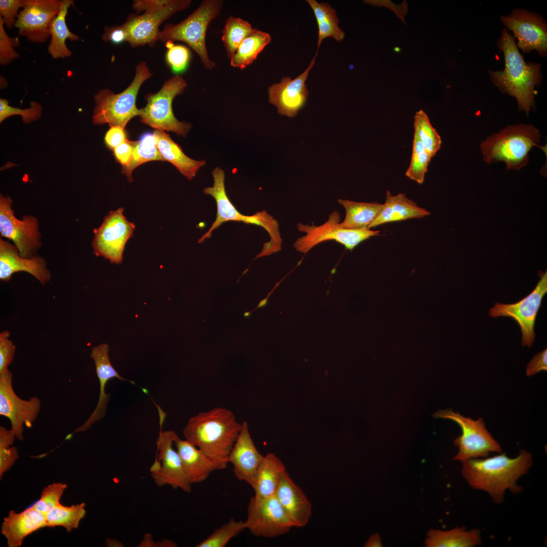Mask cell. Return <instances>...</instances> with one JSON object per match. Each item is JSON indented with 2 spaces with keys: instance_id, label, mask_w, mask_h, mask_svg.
Segmentation results:
<instances>
[{
  "instance_id": "obj_50",
  "label": "cell",
  "mask_w": 547,
  "mask_h": 547,
  "mask_svg": "<svg viewBox=\"0 0 547 547\" xmlns=\"http://www.w3.org/2000/svg\"><path fill=\"white\" fill-rule=\"evenodd\" d=\"M102 39L105 42H110L114 44H120L128 40V33L124 25L105 26Z\"/></svg>"
},
{
  "instance_id": "obj_24",
  "label": "cell",
  "mask_w": 547,
  "mask_h": 547,
  "mask_svg": "<svg viewBox=\"0 0 547 547\" xmlns=\"http://www.w3.org/2000/svg\"><path fill=\"white\" fill-rule=\"evenodd\" d=\"M45 527V514L31 506L18 513L11 510L4 519L1 532L7 539L8 546L19 547L26 536Z\"/></svg>"
},
{
  "instance_id": "obj_43",
  "label": "cell",
  "mask_w": 547,
  "mask_h": 547,
  "mask_svg": "<svg viewBox=\"0 0 547 547\" xmlns=\"http://www.w3.org/2000/svg\"><path fill=\"white\" fill-rule=\"evenodd\" d=\"M66 484L54 483L45 487L40 498L32 506L45 514L60 503V500L67 488Z\"/></svg>"
},
{
  "instance_id": "obj_20",
  "label": "cell",
  "mask_w": 547,
  "mask_h": 547,
  "mask_svg": "<svg viewBox=\"0 0 547 547\" xmlns=\"http://www.w3.org/2000/svg\"><path fill=\"white\" fill-rule=\"evenodd\" d=\"M108 353L109 346L107 343L99 344L91 349L90 357L95 363V371L100 384L99 399L96 408L90 416L74 433L88 431L93 424L104 417L110 398V394L105 393V386L110 379L115 378L121 381H129L135 384L134 381L125 379L119 374L110 362Z\"/></svg>"
},
{
  "instance_id": "obj_13",
  "label": "cell",
  "mask_w": 547,
  "mask_h": 547,
  "mask_svg": "<svg viewBox=\"0 0 547 547\" xmlns=\"http://www.w3.org/2000/svg\"><path fill=\"white\" fill-rule=\"evenodd\" d=\"M534 289L521 300L514 303H496L489 309L493 318L510 317L519 325L522 332L521 344L531 347L535 340L534 325L543 296L547 292V272L540 276Z\"/></svg>"
},
{
  "instance_id": "obj_25",
  "label": "cell",
  "mask_w": 547,
  "mask_h": 547,
  "mask_svg": "<svg viewBox=\"0 0 547 547\" xmlns=\"http://www.w3.org/2000/svg\"><path fill=\"white\" fill-rule=\"evenodd\" d=\"M214 183L212 186L204 189V193L212 196L217 205V215L214 222L208 231L198 240V243L209 239L213 230L224 222L234 221L243 222L244 215L240 213L228 197L225 188V173L219 167L215 168L212 173Z\"/></svg>"
},
{
  "instance_id": "obj_42",
  "label": "cell",
  "mask_w": 547,
  "mask_h": 547,
  "mask_svg": "<svg viewBox=\"0 0 547 547\" xmlns=\"http://www.w3.org/2000/svg\"><path fill=\"white\" fill-rule=\"evenodd\" d=\"M16 438L11 429L8 430L0 426V478L2 480L4 473L9 471L19 458V452L15 446H12Z\"/></svg>"
},
{
  "instance_id": "obj_38",
  "label": "cell",
  "mask_w": 547,
  "mask_h": 547,
  "mask_svg": "<svg viewBox=\"0 0 547 547\" xmlns=\"http://www.w3.org/2000/svg\"><path fill=\"white\" fill-rule=\"evenodd\" d=\"M255 28L247 21L240 18L229 17L222 31V41L227 56L230 59L243 41Z\"/></svg>"
},
{
  "instance_id": "obj_53",
  "label": "cell",
  "mask_w": 547,
  "mask_h": 547,
  "mask_svg": "<svg viewBox=\"0 0 547 547\" xmlns=\"http://www.w3.org/2000/svg\"><path fill=\"white\" fill-rule=\"evenodd\" d=\"M546 370L547 349L545 348L534 356L528 363L526 367V374L528 376H531L540 371Z\"/></svg>"
},
{
  "instance_id": "obj_31",
  "label": "cell",
  "mask_w": 547,
  "mask_h": 547,
  "mask_svg": "<svg viewBox=\"0 0 547 547\" xmlns=\"http://www.w3.org/2000/svg\"><path fill=\"white\" fill-rule=\"evenodd\" d=\"M481 543L478 529L467 530L465 527L443 531L431 529L425 541L427 547H474Z\"/></svg>"
},
{
  "instance_id": "obj_7",
  "label": "cell",
  "mask_w": 547,
  "mask_h": 547,
  "mask_svg": "<svg viewBox=\"0 0 547 547\" xmlns=\"http://www.w3.org/2000/svg\"><path fill=\"white\" fill-rule=\"evenodd\" d=\"M187 85L182 76L175 75L166 81L158 92L146 95L147 104L141 108V122L156 130L172 131L185 137L191 125L175 118L172 103L176 96L184 92Z\"/></svg>"
},
{
  "instance_id": "obj_26",
  "label": "cell",
  "mask_w": 547,
  "mask_h": 547,
  "mask_svg": "<svg viewBox=\"0 0 547 547\" xmlns=\"http://www.w3.org/2000/svg\"><path fill=\"white\" fill-rule=\"evenodd\" d=\"M174 444L181 458L187 479L191 485L205 481L211 473L218 470L215 462L186 439H181L177 435L174 439Z\"/></svg>"
},
{
  "instance_id": "obj_14",
  "label": "cell",
  "mask_w": 547,
  "mask_h": 547,
  "mask_svg": "<svg viewBox=\"0 0 547 547\" xmlns=\"http://www.w3.org/2000/svg\"><path fill=\"white\" fill-rule=\"evenodd\" d=\"M12 202L9 196L1 194V236L13 242L21 257H33L42 246L37 219L32 215H24L22 220L18 219L12 209Z\"/></svg>"
},
{
  "instance_id": "obj_51",
  "label": "cell",
  "mask_w": 547,
  "mask_h": 547,
  "mask_svg": "<svg viewBox=\"0 0 547 547\" xmlns=\"http://www.w3.org/2000/svg\"><path fill=\"white\" fill-rule=\"evenodd\" d=\"M365 3L370 4L375 7H385L392 10L397 17L406 25L405 21V17L407 15L408 10L407 1L404 0L400 5H397L388 0H367Z\"/></svg>"
},
{
  "instance_id": "obj_6",
  "label": "cell",
  "mask_w": 547,
  "mask_h": 547,
  "mask_svg": "<svg viewBox=\"0 0 547 547\" xmlns=\"http://www.w3.org/2000/svg\"><path fill=\"white\" fill-rule=\"evenodd\" d=\"M221 0H204L184 20L176 24L167 23L160 31L159 41L163 43L181 41L186 43L199 55L204 66L209 70L215 63L209 57L206 35L210 22L220 13Z\"/></svg>"
},
{
  "instance_id": "obj_49",
  "label": "cell",
  "mask_w": 547,
  "mask_h": 547,
  "mask_svg": "<svg viewBox=\"0 0 547 547\" xmlns=\"http://www.w3.org/2000/svg\"><path fill=\"white\" fill-rule=\"evenodd\" d=\"M176 0H135L132 8L137 12L151 13L162 10L175 3Z\"/></svg>"
},
{
  "instance_id": "obj_23",
  "label": "cell",
  "mask_w": 547,
  "mask_h": 547,
  "mask_svg": "<svg viewBox=\"0 0 547 547\" xmlns=\"http://www.w3.org/2000/svg\"><path fill=\"white\" fill-rule=\"evenodd\" d=\"M275 496L293 527L307 524L311 514V504L287 472L282 477Z\"/></svg>"
},
{
  "instance_id": "obj_54",
  "label": "cell",
  "mask_w": 547,
  "mask_h": 547,
  "mask_svg": "<svg viewBox=\"0 0 547 547\" xmlns=\"http://www.w3.org/2000/svg\"><path fill=\"white\" fill-rule=\"evenodd\" d=\"M127 139L124 129L118 126L111 127L106 132L104 137L106 145L112 150Z\"/></svg>"
},
{
  "instance_id": "obj_4",
  "label": "cell",
  "mask_w": 547,
  "mask_h": 547,
  "mask_svg": "<svg viewBox=\"0 0 547 547\" xmlns=\"http://www.w3.org/2000/svg\"><path fill=\"white\" fill-rule=\"evenodd\" d=\"M540 133L532 125L509 126L488 136L481 145L488 164L505 163L507 169L519 170L529 162L528 153L540 143Z\"/></svg>"
},
{
  "instance_id": "obj_37",
  "label": "cell",
  "mask_w": 547,
  "mask_h": 547,
  "mask_svg": "<svg viewBox=\"0 0 547 547\" xmlns=\"http://www.w3.org/2000/svg\"><path fill=\"white\" fill-rule=\"evenodd\" d=\"M86 513L84 502L71 506H65L60 502L45 514L47 527L61 526L70 532L79 527Z\"/></svg>"
},
{
  "instance_id": "obj_56",
  "label": "cell",
  "mask_w": 547,
  "mask_h": 547,
  "mask_svg": "<svg viewBox=\"0 0 547 547\" xmlns=\"http://www.w3.org/2000/svg\"><path fill=\"white\" fill-rule=\"evenodd\" d=\"M106 546L109 547H123L124 544L121 541L112 538H107L105 541Z\"/></svg>"
},
{
  "instance_id": "obj_3",
  "label": "cell",
  "mask_w": 547,
  "mask_h": 547,
  "mask_svg": "<svg viewBox=\"0 0 547 547\" xmlns=\"http://www.w3.org/2000/svg\"><path fill=\"white\" fill-rule=\"evenodd\" d=\"M498 46L503 54L504 68L489 71L490 79L501 92L515 97L519 108L528 114L534 107L535 88L542 78L541 65L525 62L514 38L505 28L501 31Z\"/></svg>"
},
{
  "instance_id": "obj_35",
  "label": "cell",
  "mask_w": 547,
  "mask_h": 547,
  "mask_svg": "<svg viewBox=\"0 0 547 547\" xmlns=\"http://www.w3.org/2000/svg\"><path fill=\"white\" fill-rule=\"evenodd\" d=\"M155 161H165L158 149L155 135L147 132L138 141H134L132 160L127 166L122 168L121 172L131 182L133 181L132 172L136 168L143 163Z\"/></svg>"
},
{
  "instance_id": "obj_45",
  "label": "cell",
  "mask_w": 547,
  "mask_h": 547,
  "mask_svg": "<svg viewBox=\"0 0 547 547\" xmlns=\"http://www.w3.org/2000/svg\"><path fill=\"white\" fill-rule=\"evenodd\" d=\"M42 110L40 104L35 101L30 103V108L20 109L12 107L7 100L0 99V122L9 116L18 114L22 116L25 123H28L37 119L41 115Z\"/></svg>"
},
{
  "instance_id": "obj_41",
  "label": "cell",
  "mask_w": 547,
  "mask_h": 547,
  "mask_svg": "<svg viewBox=\"0 0 547 547\" xmlns=\"http://www.w3.org/2000/svg\"><path fill=\"white\" fill-rule=\"evenodd\" d=\"M245 529L244 522L242 520L236 521L231 518L227 523L216 529L196 546L224 547L232 538Z\"/></svg>"
},
{
  "instance_id": "obj_8",
  "label": "cell",
  "mask_w": 547,
  "mask_h": 547,
  "mask_svg": "<svg viewBox=\"0 0 547 547\" xmlns=\"http://www.w3.org/2000/svg\"><path fill=\"white\" fill-rule=\"evenodd\" d=\"M434 416L451 420L460 427L462 433L454 441L458 451L453 459L461 462L474 458L487 457L491 452H501L500 444L485 427L482 418L474 420L451 409L440 410Z\"/></svg>"
},
{
  "instance_id": "obj_36",
  "label": "cell",
  "mask_w": 547,
  "mask_h": 547,
  "mask_svg": "<svg viewBox=\"0 0 547 547\" xmlns=\"http://www.w3.org/2000/svg\"><path fill=\"white\" fill-rule=\"evenodd\" d=\"M243 222L261 226L270 236V241L263 244L261 251L257 255L255 259L269 256L281 250L282 240L278 222L265 210L257 212L251 215H244Z\"/></svg>"
},
{
  "instance_id": "obj_10",
  "label": "cell",
  "mask_w": 547,
  "mask_h": 547,
  "mask_svg": "<svg viewBox=\"0 0 547 547\" xmlns=\"http://www.w3.org/2000/svg\"><path fill=\"white\" fill-rule=\"evenodd\" d=\"M340 222L339 212L334 211L329 215L327 220L320 225L298 223L297 229L304 232L305 235L296 239L293 247L297 252L305 254L319 244L334 240L343 245L346 249L352 251L362 242L379 235V231L370 229L344 228L340 226Z\"/></svg>"
},
{
  "instance_id": "obj_48",
  "label": "cell",
  "mask_w": 547,
  "mask_h": 547,
  "mask_svg": "<svg viewBox=\"0 0 547 547\" xmlns=\"http://www.w3.org/2000/svg\"><path fill=\"white\" fill-rule=\"evenodd\" d=\"M23 0H1L0 17L4 25L10 28L14 26L18 15V11L22 8Z\"/></svg>"
},
{
  "instance_id": "obj_44",
  "label": "cell",
  "mask_w": 547,
  "mask_h": 547,
  "mask_svg": "<svg viewBox=\"0 0 547 547\" xmlns=\"http://www.w3.org/2000/svg\"><path fill=\"white\" fill-rule=\"evenodd\" d=\"M167 51L166 60L172 71L175 73L185 70L190 59V52L185 46L175 45L168 42L166 43Z\"/></svg>"
},
{
  "instance_id": "obj_34",
  "label": "cell",
  "mask_w": 547,
  "mask_h": 547,
  "mask_svg": "<svg viewBox=\"0 0 547 547\" xmlns=\"http://www.w3.org/2000/svg\"><path fill=\"white\" fill-rule=\"evenodd\" d=\"M268 33L255 28L241 43L230 59V65L243 69L251 64L271 41Z\"/></svg>"
},
{
  "instance_id": "obj_57",
  "label": "cell",
  "mask_w": 547,
  "mask_h": 547,
  "mask_svg": "<svg viewBox=\"0 0 547 547\" xmlns=\"http://www.w3.org/2000/svg\"><path fill=\"white\" fill-rule=\"evenodd\" d=\"M394 51H395V52H400V51H401V50H400V48H399V47H395V48L394 49Z\"/></svg>"
},
{
  "instance_id": "obj_16",
  "label": "cell",
  "mask_w": 547,
  "mask_h": 547,
  "mask_svg": "<svg viewBox=\"0 0 547 547\" xmlns=\"http://www.w3.org/2000/svg\"><path fill=\"white\" fill-rule=\"evenodd\" d=\"M500 20L507 30L513 32L518 40L517 48L523 53L536 50L541 56L546 55V23L540 15L516 9L507 16H501Z\"/></svg>"
},
{
  "instance_id": "obj_2",
  "label": "cell",
  "mask_w": 547,
  "mask_h": 547,
  "mask_svg": "<svg viewBox=\"0 0 547 547\" xmlns=\"http://www.w3.org/2000/svg\"><path fill=\"white\" fill-rule=\"evenodd\" d=\"M241 428L232 411L217 407L190 417L183 434L186 440L215 462L219 470L227 467L229 453Z\"/></svg>"
},
{
  "instance_id": "obj_32",
  "label": "cell",
  "mask_w": 547,
  "mask_h": 547,
  "mask_svg": "<svg viewBox=\"0 0 547 547\" xmlns=\"http://www.w3.org/2000/svg\"><path fill=\"white\" fill-rule=\"evenodd\" d=\"M337 201L345 210V218L339 225L346 229H369L383 207V204L377 202H358L342 199H338Z\"/></svg>"
},
{
  "instance_id": "obj_18",
  "label": "cell",
  "mask_w": 547,
  "mask_h": 547,
  "mask_svg": "<svg viewBox=\"0 0 547 547\" xmlns=\"http://www.w3.org/2000/svg\"><path fill=\"white\" fill-rule=\"evenodd\" d=\"M191 3L190 0H176L159 11L130 15L123 23L128 33L127 42L132 48L146 45L154 47L159 41L160 26L176 13L188 8Z\"/></svg>"
},
{
  "instance_id": "obj_27",
  "label": "cell",
  "mask_w": 547,
  "mask_h": 547,
  "mask_svg": "<svg viewBox=\"0 0 547 547\" xmlns=\"http://www.w3.org/2000/svg\"><path fill=\"white\" fill-rule=\"evenodd\" d=\"M429 215V212L419 207L405 193H399L393 196L387 190L383 208L369 229L388 222L421 218Z\"/></svg>"
},
{
  "instance_id": "obj_15",
  "label": "cell",
  "mask_w": 547,
  "mask_h": 547,
  "mask_svg": "<svg viewBox=\"0 0 547 547\" xmlns=\"http://www.w3.org/2000/svg\"><path fill=\"white\" fill-rule=\"evenodd\" d=\"M13 374L9 370L0 372V415L8 418L11 429L16 439L24 440V425L30 428L41 408L40 399L35 396L28 400L20 398L12 385Z\"/></svg>"
},
{
  "instance_id": "obj_46",
  "label": "cell",
  "mask_w": 547,
  "mask_h": 547,
  "mask_svg": "<svg viewBox=\"0 0 547 547\" xmlns=\"http://www.w3.org/2000/svg\"><path fill=\"white\" fill-rule=\"evenodd\" d=\"M4 26V21L0 17V64L6 65L19 56L14 49L18 47L19 42L18 37H9Z\"/></svg>"
},
{
  "instance_id": "obj_47",
  "label": "cell",
  "mask_w": 547,
  "mask_h": 547,
  "mask_svg": "<svg viewBox=\"0 0 547 547\" xmlns=\"http://www.w3.org/2000/svg\"><path fill=\"white\" fill-rule=\"evenodd\" d=\"M10 335L7 330L0 333V372L9 369L14 358L16 346L9 339Z\"/></svg>"
},
{
  "instance_id": "obj_28",
  "label": "cell",
  "mask_w": 547,
  "mask_h": 547,
  "mask_svg": "<svg viewBox=\"0 0 547 547\" xmlns=\"http://www.w3.org/2000/svg\"><path fill=\"white\" fill-rule=\"evenodd\" d=\"M153 133L157 138L159 151L164 161L171 163L188 180H191L198 170L205 165V160L196 161L185 154L182 148L164 131L155 130Z\"/></svg>"
},
{
  "instance_id": "obj_9",
  "label": "cell",
  "mask_w": 547,
  "mask_h": 547,
  "mask_svg": "<svg viewBox=\"0 0 547 547\" xmlns=\"http://www.w3.org/2000/svg\"><path fill=\"white\" fill-rule=\"evenodd\" d=\"M160 431L157 440V455L150 468V476L159 487L166 485L190 493L191 484L184 470L180 456L173 448L176 433L172 430L162 431L166 413L157 405Z\"/></svg>"
},
{
  "instance_id": "obj_30",
  "label": "cell",
  "mask_w": 547,
  "mask_h": 547,
  "mask_svg": "<svg viewBox=\"0 0 547 547\" xmlns=\"http://www.w3.org/2000/svg\"><path fill=\"white\" fill-rule=\"evenodd\" d=\"M72 0H62L59 12L52 20L50 25L51 41L48 46V52L53 58H65L72 55L65 42L67 39L75 41L80 39L76 34L71 32L66 23V17L69 8L73 5Z\"/></svg>"
},
{
  "instance_id": "obj_55",
  "label": "cell",
  "mask_w": 547,
  "mask_h": 547,
  "mask_svg": "<svg viewBox=\"0 0 547 547\" xmlns=\"http://www.w3.org/2000/svg\"><path fill=\"white\" fill-rule=\"evenodd\" d=\"M366 547L381 546V539L378 534L371 535L365 544Z\"/></svg>"
},
{
  "instance_id": "obj_33",
  "label": "cell",
  "mask_w": 547,
  "mask_h": 547,
  "mask_svg": "<svg viewBox=\"0 0 547 547\" xmlns=\"http://www.w3.org/2000/svg\"><path fill=\"white\" fill-rule=\"evenodd\" d=\"M306 2L314 12L318 26L317 52L323 40L328 37H332L337 42L342 41L345 34L338 26L339 20L335 10L328 3L320 4L316 0Z\"/></svg>"
},
{
  "instance_id": "obj_11",
  "label": "cell",
  "mask_w": 547,
  "mask_h": 547,
  "mask_svg": "<svg viewBox=\"0 0 547 547\" xmlns=\"http://www.w3.org/2000/svg\"><path fill=\"white\" fill-rule=\"evenodd\" d=\"M124 208L110 211L101 225L93 230L92 246L97 256L108 259L111 263L121 264L128 241L133 236L135 224L124 215Z\"/></svg>"
},
{
  "instance_id": "obj_22",
  "label": "cell",
  "mask_w": 547,
  "mask_h": 547,
  "mask_svg": "<svg viewBox=\"0 0 547 547\" xmlns=\"http://www.w3.org/2000/svg\"><path fill=\"white\" fill-rule=\"evenodd\" d=\"M19 271L31 274L42 284L49 282L51 278L46 262L42 257L35 255L30 258H23L15 246L1 238L0 279L8 282L13 274Z\"/></svg>"
},
{
  "instance_id": "obj_1",
  "label": "cell",
  "mask_w": 547,
  "mask_h": 547,
  "mask_svg": "<svg viewBox=\"0 0 547 547\" xmlns=\"http://www.w3.org/2000/svg\"><path fill=\"white\" fill-rule=\"evenodd\" d=\"M462 463L461 473L469 485L487 492L493 501L500 503L507 490L513 494L522 491L517 481L528 472L532 457L531 453L522 450L515 458L508 457L504 452L491 457L470 459Z\"/></svg>"
},
{
  "instance_id": "obj_52",
  "label": "cell",
  "mask_w": 547,
  "mask_h": 547,
  "mask_svg": "<svg viewBox=\"0 0 547 547\" xmlns=\"http://www.w3.org/2000/svg\"><path fill=\"white\" fill-rule=\"evenodd\" d=\"M134 141L127 139L113 150L114 157L122 167L127 166L132 159Z\"/></svg>"
},
{
  "instance_id": "obj_19",
  "label": "cell",
  "mask_w": 547,
  "mask_h": 547,
  "mask_svg": "<svg viewBox=\"0 0 547 547\" xmlns=\"http://www.w3.org/2000/svg\"><path fill=\"white\" fill-rule=\"evenodd\" d=\"M317 54L306 70L296 78L291 79L285 76L280 83L268 87V101L277 107L280 114L293 118L304 105L308 95L305 81L315 64Z\"/></svg>"
},
{
  "instance_id": "obj_29",
  "label": "cell",
  "mask_w": 547,
  "mask_h": 547,
  "mask_svg": "<svg viewBox=\"0 0 547 547\" xmlns=\"http://www.w3.org/2000/svg\"><path fill=\"white\" fill-rule=\"evenodd\" d=\"M286 467L275 454L267 453L259 466L254 477L252 487L255 496L268 497L275 495L284 475Z\"/></svg>"
},
{
  "instance_id": "obj_39",
  "label": "cell",
  "mask_w": 547,
  "mask_h": 547,
  "mask_svg": "<svg viewBox=\"0 0 547 547\" xmlns=\"http://www.w3.org/2000/svg\"><path fill=\"white\" fill-rule=\"evenodd\" d=\"M414 118V135L418 138L425 148L434 157L441 146L440 135L423 110L417 111Z\"/></svg>"
},
{
  "instance_id": "obj_17",
  "label": "cell",
  "mask_w": 547,
  "mask_h": 547,
  "mask_svg": "<svg viewBox=\"0 0 547 547\" xmlns=\"http://www.w3.org/2000/svg\"><path fill=\"white\" fill-rule=\"evenodd\" d=\"M60 5L59 0H23L14 25L19 35L35 43L45 42L51 36L50 23L58 14Z\"/></svg>"
},
{
  "instance_id": "obj_21",
  "label": "cell",
  "mask_w": 547,
  "mask_h": 547,
  "mask_svg": "<svg viewBox=\"0 0 547 547\" xmlns=\"http://www.w3.org/2000/svg\"><path fill=\"white\" fill-rule=\"evenodd\" d=\"M263 457L254 444L248 423L243 421L240 434L228 456V463L232 464L235 476L252 487L256 471Z\"/></svg>"
},
{
  "instance_id": "obj_12",
  "label": "cell",
  "mask_w": 547,
  "mask_h": 547,
  "mask_svg": "<svg viewBox=\"0 0 547 547\" xmlns=\"http://www.w3.org/2000/svg\"><path fill=\"white\" fill-rule=\"evenodd\" d=\"M247 511L245 529L255 536L276 537L293 527L275 495L263 497L254 495L250 499Z\"/></svg>"
},
{
  "instance_id": "obj_40",
  "label": "cell",
  "mask_w": 547,
  "mask_h": 547,
  "mask_svg": "<svg viewBox=\"0 0 547 547\" xmlns=\"http://www.w3.org/2000/svg\"><path fill=\"white\" fill-rule=\"evenodd\" d=\"M433 157L418 138L414 135L411 158L405 173L406 176L417 183L422 184Z\"/></svg>"
},
{
  "instance_id": "obj_5",
  "label": "cell",
  "mask_w": 547,
  "mask_h": 547,
  "mask_svg": "<svg viewBox=\"0 0 547 547\" xmlns=\"http://www.w3.org/2000/svg\"><path fill=\"white\" fill-rule=\"evenodd\" d=\"M152 75L146 63L142 61L136 66L134 77L125 90L118 94L108 89L98 91L94 96L93 123L125 129L130 120L141 114V108L136 105L137 96L143 83Z\"/></svg>"
}]
</instances>
